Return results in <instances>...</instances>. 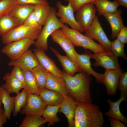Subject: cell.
Here are the masks:
<instances>
[{
  "instance_id": "20",
  "label": "cell",
  "mask_w": 127,
  "mask_h": 127,
  "mask_svg": "<svg viewBox=\"0 0 127 127\" xmlns=\"http://www.w3.org/2000/svg\"><path fill=\"white\" fill-rule=\"evenodd\" d=\"M34 7L35 5L32 4H17L8 14L17 20L22 24L33 12Z\"/></svg>"
},
{
  "instance_id": "3",
  "label": "cell",
  "mask_w": 127,
  "mask_h": 127,
  "mask_svg": "<svg viewBox=\"0 0 127 127\" xmlns=\"http://www.w3.org/2000/svg\"><path fill=\"white\" fill-rule=\"evenodd\" d=\"M60 29L75 46L82 47L86 50L89 49L95 53L108 52L100 44L79 31L69 28L67 25L64 24Z\"/></svg>"
},
{
  "instance_id": "19",
  "label": "cell",
  "mask_w": 127,
  "mask_h": 127,
  "mask_svg": "<svg viewBox=\"0 0 127 127\" xmlns=\"http://www.w3.org/2000/svg\"><path fill=\"white\" fill-rule=\"evenodd\" d=\"M50 48L60 63L63 68V71L66 73L73 76L75 73L82 71L79 67L67 55H62L57 50L51 47H50Z\"/></svg>"
},
{
  "instance_id": "30",
  "label": "cell",
  "mask_w": 127,
  "mask_h": 127,
  "mask_svg": "<svg viewBox=\"0 0 127 127\" xmlns=\"http://www.w3.org/2000/svg\"><path fill=\"white\" fill-rule=\"evenodd\" d=\"M59 105L51 106L47 105L44 111L42 116L48 122V126L53 125L59 122L60 119L57 115L59 109Z\"/></svg>"
},
{
  "instance_id": "2",
  "label": "cell",
  "mask_w": 127,
  "mask_h": 127,
  "mask_svg": "<svg viewBox=\"0 0 127 127\" xmlns=\"http://www.w3.org/2000/svg\"><path fill=\"white\" fill-rule=\"evenodd\" d=\"M103 115L98 106L89 102L78 103L74 119V127H102Z\"/></svg>"
},
{
  "instance_id": "9",
  "label": "cell",
  "mask_w": 127,
  "mask_h": 127,
  "mask_svg": "<svg viewBox=\"0 0 127 127\" xmlns=\"http://www.w3.org/2000/svg\"><path fill=\"white\" fill-rule=\"evenodd\" d=\"M86 51L91 58L95 60L93 65L95 67L101 66L105 70L120 68L118 57L111 52L92 54L90 51Z\"/></svg>"
},
{
  "instance_id": "14",
  "label": "cell",
  "mask_w": 127,
  "mask_h": 127,
  "mask_svg": "<svg viewBox=\"0 0 127 127\" xmlns=\"http://www.w3.org/2000/svg\"><path fill=\"white\" fill-rule=\"evenodd\" d=\"M39 64L36 56L31 49L28 50L17 59L11 60L8 64L10 67L17 66L22 70H30Z\"/></svg>"
},
{
  "instance_id": "1",
  "label": "cell",
  "mask_w": 127,
  "mask_h": 127,
  "mask_svg": "<svg viewBox=\"0 0 127 127\" xmlns=\"http://www.w3.org/2000/svg\"><path fill=\"white\" fill-rule=\"evenodd\" d=\"M62 71L68 95L78 103H92L90 90L91 81L90 75L82 71L71 76L64 71Z\"/></svg>"
},
{
  "instance_id": "17",
  "label": "cell",
  "mask_w": 127,
  "mask_h": 127,
  "mask_svg": "<svg viewBox=\"0 0 127 127\" xmlns=\"http://www.w3.org/2000/svg\"><path fill=\"white\" fill-rule=\"evenodd\" d=\"M78 103L68 95L64 97L59 105V111L63 113L67 120L68 127H74V119L75 111Z\"/></svg>"
},
{
  "instance_id": "44",
  "label": "cell",
  "mask_w": 127,
  "mask_h": 127,
  "mask_svg": "<svg viewBox=\"0 0 127 127\" xmlns=\"http://www.w3.org/2000/svg\"><path fill=\"white\" fill-rule=\"evenodd\" d=\"M119 6L121 5L127 8V0H115Z\"/></svg>"
},
{
  "instance_id": "35",
  "label": "cell",
  "mask_w": 127,
  "mask_h": 127,
  "mask_svg": "<svg viewBox=\"0 0 127 127\" xmlns=\"http://www.w3.org/2000/svg\"><path fill=\"white\" fill-rule=\"evenodd\" d=\"M17 4L16 0H1L0 1V17L8 14Z\"/></svg>"
},
{
  "instance_id": "25",
  "label": "cell",
  "mask_w": 127,
  "mask_h": 127,
  "mask_svg": "<svg viewBox=\"0 0 127 127\" xmlns=\"http://www.w3.org/2000/svg\"><path fill=\"white\" fill-rule=\"evenodd\" d=\"M15 97V96H10L2 86H0V98L4 105L5 114L8 119H10L14 109Z\"/></svg>"
},
{
  "instance_id": "23",
  "label": "cell",
  "mask_w": 127,
  "mask_h": 127,
  "mask_svg": "<svg viewBox=\"0 0 127 127\" xmlns=\"http://www.w3.org/2000/svg\"><path fill=\"white\" fill-rule=\"evenodd\" d=\"M39 95L47 105H59L64 98V96L59 93L45 88L40 90Z\"/></svg>"
},
{
  "instance_id": "45",
  "label": "cell",
  "mask_w": 127,
  "mask_h": 127,
  "mask_svg": "<svg viewBox=\"0 0 127 127\" xmlns=\"http://www.w3.org/2000/svg\"><path fill=\"white\" fill-rule=\"evenodd\" d=\"M2 104V103L1 102V101L0 98V110L1 108V107Z\"/></svg>"
},
{
  "instance_id": "27",
  "label": "cell",
  "mask_w": 127,
  "mask_h": 127,
  "mask_svg": "<svg viewBox=\"0 0 127 127\" xmlns=\"http://www.w3.org/2000/svg\"><path fill=\"white\" fill-rule=\"evenodd\" d=\"M21 25L17 20L8 14L1 16L0 17V35L1 36Z\"/></svg>"
},
{
  "instance_id": "43",
  "label": "cell",
  "mask_w": 127,
  "mask_h": 127,
  "mask_svg": "<svg viewBox=\"0 0 127 127\" xmlns=\"http://www.w3.org/2000/svg\"><path fill=\"white\" fill-rule=\"evenodd\" d=\"M7 119L4 110L2 108L0 110V127H3Z\"/></svg>"
},
{
  "instance_id": "22",
  "label": "cell",
  "mask_w": 127,
  "mask_h": 127,
  "mask_svg": "<svg viewBox=\"0 0 127 127\" xmlns=\"http://www.w3.org/2000/svg\"><path fill=\"white\" fill-rule=\"evenodd\" d=\"M127 97L124 95L120 96V98L116 102H113L108 99L107 102L109 104L110 108L109 111L104 113L105 115L112 118L119 120L127 124V118L122 114L120 109V105L124 101H127Z\"/></svg>"
},
{
  "instance_id": "39",
  "label": "cell",
  "mask_w": 127,
  "mask_h": 127,
  "mask_svg": "<svg viewBox=\"0 0 127 127\" xmlns=\"http://www.w3.org/2000/svg\"><path fill=\"white\" fill-rule=\"evenodd\" d=\"M69 2L74 12H76L83 5L89 3L94 4L97 0H64Z\"/></svg>"
},
{
  "instance_id": "5",
  "label": "cell",
  "mask_w": 127,
  "mask_h": 127,
  "mask_svg": "<svg viewBox=\"0 0 127 127\" xmlns=\"http://www.w3.org/2000/svg\"><path fill=\"white\" fill-rule=\"evenodd\" d=\"M42 28H33L21 24L8 32L1 36L3 44H6L13 41L29 38L36 40Z\"/></svg>"
},
{
  "instance_id": "38",
  "label": "cell",
  "mask_w": 127,
  "mask_h": 127,
  "mask_svg": "<svg viewBox=\"0 0 127 127\" xmlns=\"http://www.w3.org/2000/svg\"><path fill=\"white\" fill-rule=\"evenodd\" d=\"M10 73L13 75L23 85L24 88L25 87V83L24 76L22 70L17 66H13Z\"/></svg>"
},
{
  "instance_id": "10",
  "label": "cell",
  "mask_w": 127,
  "mask_h": 127,
  "mask_svg": "<svg viewBox=\"0 0 127 127\" xmlns=\"http://www.w3.org/2000/svg\"><path fill=\"white\" fill-rule=\"evenodd\" d=\"M47 105L38 95L28 93L26 103L20 112L26 115H40L43 113Z\"/></svg>"
},
{
  "instance_id": "15",
  "label": "cell",
  "mask_w": 127,
  "mask_h": 127,
  "mask_svg": "<svg viewBox=\"0 0 127 127\" xmlns=\"http://www.w3.org/2000/svg\"><path fill=\"white\" fill-rule=\"evenodd\" d=\"M91 58L86 51L81 54L76 52L75 54L76 63L82 71L92 75L95 78L97 83L104 85L103 74L97 73L93 70L91 67Z\"/></svg>"
},
{
  "instance_id": "28",
  "label": "cell",
  "mask_w": 127,
  "mask_h": 127,
  "mask_svg": "<svg viewBox=\"0 0 127 127\" xmlns=\"http://www.w3.org/2000/svg\"><path fill=\"white\" fill-rule=\"evenodd\" d=\"M24 76L25 83V89L29 93L39 95L40 90L36 82L32 71L27 69L22 70Z\"/></svg>"
},
{
  "instance_id": "8",
  "label": "cell",
  "mask_w": 127,
  "mask_h": 127,
  "mask_svg": "<svg viewBox=\"0 0 127 127\" xmlns=\"http://www.w3.org/2000/svg\"><path fill=\"white\" fill-rule=\"evenodd\" d=\"M56 6L58 11L56 12V15L60 18L59 20L61 22L69 25L72 29L81 32H84L76 20L74 12L69 2L67 5L65 6L63 5L61 2L57 1Z\"/></svg>"
},
{
  "instance_id": "18",
  "label": "cell",
  "mask_w": 127,
  "mask_h": 127,
  "mask_svg": "<svg viewBox=\"0 0 127 127\" xmlns=\"http://www.w3.org/2000/svg\"><path fill=\"white\" fill-rule=\"evenodd\" d=\"M122 11L117 10L113 12L104 14L103 16L109 24L111 29L110 37L112 39L116 38L117 34L124 25L121 17Z\"/></svg>"
},
{
  "instance_id": "40",
  "label": "cell",
  "mask_w": 127,
  "mask_h": 127,
  "mask_svg": "<svg viewBox=\"0 0 127 127\" xmlns=\"http://www.w3.org/2000/svg\"><path fill=\"white\" fill-rule=\"evenodd\" d=\"M116 39L125 44L127 43V27L123 25L117 36Z\"/></svg>"
},
{
  "instance_id": "4",
  "label": "cell",
  "mask_w": 127,
  "mask_h": 127,
  "mask_svg": "<svg viewBox=\"0 0 127 127\" xmlns=\"http://www.w3.org/2000/svg\"><path fill=\"white\" fill-rule=\"evenodd\" d=\"M56 11L53 7H51L50 14L39 36L33 44L36 48L44 51L48 50V39L55 30L60 29L64 24L58 19L56 15Z\"/></svg>"
},
{
  "instance_id": "47",
  "label": "cell",
  "mask_w": 127,
  "mask_h": 127,
  "mask_svg": "<svg viewBox=\"0 0 127 127\" xmlns=\"http://www.w3.org/2000/svg\"></svg>"
},
{
  "instance_id": "36",
  "label": "cell",
  "mask_w": 127,
  "mask_h": 127,
  "mask_svg": "<svg viewBox=\"0 0 127 127\" xmlns=\"http://www.w3.org/2000/svg\"><path fill=\"white\" fill-rule=\"evenodd\" d=\"M120 96H127V72H123L120 78L118 88Z\"/></svg>"
},
{
  "instance_id": "13",
  "label": "cell",
  "mask_w": 127,
  "mask_h": 127,
  "mask_svg": "<svg viewBox=\"0 0 127 127\" xmlns=\"http://www.w3.org/2000/svg\"><path fill=\"white\" fill-rule=\"evenodd\" d=\"M123 71V69L120 68L105 70L103 74L104 83L108 95H115L118 88L120 78Z\"/></svg>"
},
{
  "instance_id": "24",
  "label": "cell",
  "mask_w": 127,
  "mask_h": 127,
  "mask_svg": "<svg viewBox=\"0 0 127 127\" xmlns=\"http://www.w3.org/2000/svg\"><path fill=\"white\" fill-rule=\"evenodd\" d=\"M5 83L2 86L9 94L15 93L16 95L21 89L24 87L22 83L10 73H7L3 76Z\"/></svg>"
},
{
  "instance_id": "7",
  "label": "cell",
  "mask_w": 127,
  "mask_h": 127,
  "mask_svg": "<svg viewBox=\"0 0 127 127\" xmlns=\"http://www.w3.org/2000/svg\"><path fill=\"white\" fill-rule=\"evenodd\" d=\"M84 32L85 35L97 41L107 52H111V42L107 36L96 16Z\"/></svg>"
},
{
  "instance_id": "41",
  "label": "cell",
  "mask_w": 127,
  "mask_h": 127,
  "mask_svg": "<svg viewBox=\"0 0 127 127\" xmlns=\"http://www.w3.org/2000/svg\"><path fill=\"white\" fill-rule=\"evenodd\" d=\"M17 4H23L36 5L40 4H49L46 0H16Z\"/></svg>"
},
{
  "instance_id": "12",
  "label": "cell",
  "mask_w": 127,
  "mask_h": 127,
  "mask_svg": "<svg viewBox=\"0 0 127 127\" xmlns=\"http://www.w3.org/2000/svg\"><path fill=\"white\" fill-rule=\"evenodd\" d=\"M50 36L53 41L59 44L66 52V55L76 64L75 54L77 52L75 48V46L60 29L55 30Z\"/></svg>"
},
{
  "instance_id": "33",
  "label": "cell",
  "mask_w": 127,
  "mask_h": 127,
  "mask_svg": "<svg viewBox=\"0 0 127 127\" xmlns=\"http://www.w3.org/2000/svg\"><path fill=\"white\" fill-rule=\"evenodd\" d=\"M28 93L24 89L16 95L14 99V107L13 111L14 116H16L26 103Z\"/></svg>"
},
{
  "instance_id": "11",
  "label": "cell",
  "mask_w": 127,
  "mask_h": 127,
  "mask_svg": "<svg viewBox=\"0 0 127 127\" xmlns=\"http://www.w3.org/2000/svg\"><path fill=\"white\" fill-rule=\"evenodd\" d=\"M96 11L94 4L92 3L83 5L76 11L75 19L84 31L90 25L96 16Z\"/></svg>"
},
{
  "instance_id": "26",
  "label": "cell",
  "mask_w": 127,
  "mask_h": 127,
  "mask_svg": "<svg viewBox=\"0 0 127 127\" xmlns=\"http://www.w3.org/2000/svg\"><path fill=\"white\" fill-rule=\"evenodd\" d=\"M99 15H102L115 12L119 6L115 1L108 0H97L94 4Z\"/></svg>"
},
{
  "instance_id": "31",
  "label": "cell",
  "mask_w": 127,
  "mask_h": 127,
  "mask_svg": "<svg viewBox=\"0 0 127 127\" xmlns=\"http://www.w3.org/2000/svg\"><path fill=\"white\" fill-rule=\"evenodd\" d=\"M47 123L40 115H26L19 127H39Z\"/></svg>"
},
{
  "instance_id": "46",
  "label": "cell",
  "mask_w": 127,
  "mask_h": 127,
  "mask_svg": "<svg viewBox=\"0 0 127 127\" xmlns=\"http://www.w3.org/2000/svg\"><path fill=\"white\" fill-rule=\"evenodd\" d=\"M1 0H0V1Z\"/></svg>"
},
{
  "instance_id": "6",
  "label": "cell",
  "mask_w": 127,
  "mask_h": 127,
  "mask_svg": "<svg viewBox=\"0 0 127 127\" xmlns=\"http://www.w3.org/2000/svg\"><path fill=\"white\" fill-rule=\"evenodd\" d=\"M35 41L34 39L27 38L11 42L5 44L1 51L11 60H15L28 50Z\"/></svg>"
},
{
  "instance_id": "37",
  "label": "cell",
  "mask_w": 127,
  "mask_h": 127,
  "mask_svg": "<svg viewBox=\"0 0 127 127\" xmlns=\"http://www.w3.org/2000/svg\"><path fill=\"white\" fill-rule=\"evenodd\" d=\"M27 27L33 28H42V26L38 23L33 11L22 24Z\"/></svg>"
},
{
  "instance_id": "29",
  "label": "cell",
  "mask_w": 127,
  "mask_h": 127,
  "mask_svg": "<svg viewBox=\"0 0 127 127\" xmlns=\"http://www.w3.org/2000/svg\"><path fill=\"white\" fill-rule=\"evenodd\" d=\"M51 8L49 4L35 5L34 11L36 20L40 25H45L49 16Z\"/></svg>"
},
{
  "instance_id": "16",
  "label": "cell",
  "mask_w": 127,
  "mask_h": 127,
  "mask_svg": "<svg viewBox=\"0 0 127 127\" xmlns=\"http://www.w3.org/2000/svg\"><path fill=\"white\" fill-rule=\"evenodd\" d=\"M33 51L40 64L48 72L56 77L62 78V71L57 67L54 61L46 54L44 51L36 48L34 49Z\"/></svg>"
},
{
  "instance_id": "42",
  "label": "cell",
  "mask_w": 127,
  "mask_h": 127,
  "mask_svg": "<svg viewBox=\"0 0 127 127\" xmlns=\"http://www.w3.org/2000/svg\"><path fill=\"white\" fill-rule=\"evenodd\" d=\"M111 127H126V126L119 120L111 118H108Z\"/></svg>"
},
{
  "instance_id": "34",
  "label": "cell",
  "mask_w": 127,
  "mask_h": 127,
  "mask_svg": "<svg viewBox=\"0 0 127 127\" xmlns=\"http://www.w3.org/2000/svg\"><path fill=\"white\" fill-rule=\"evenodd\" d=\"M124 45L117 39H115L111 42V51L116 57H121L127 60V57L124 51Z\"/></svg>"
},
{
  "instance_id": "32",
  "label": "cell",
  "mask_w": 127,
  "mask_h": 127,
  "mask_svg": "<svg viewBox=\"0 0 127 127\" xmlns=\"http://www.w3.org/2000/svg\"><path fill=\"white\" fill-rule=\"evenodd\" d=\"M31 71L35 77L39 90L45 88L48 72L40 64Z\"/></svg>"
},
{
  "instance_id": "21",
  "label": "cell",
  "mask_w": 127,
  "mask_h": 127,
  "mask_svg": "<svg viewBox=\"0 0 127 127\" xmlns=\"http://www.w3.org/2000/svg\"><path fill=\"white\" fill-rule=\"evenodd\" d=\"M45 88L58 92L64 97L68 95L63 78L56 77L49 72L48 74Z\"/></svg>"
}]
</instances>
